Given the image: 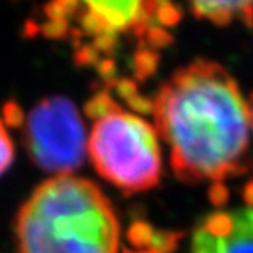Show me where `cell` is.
<instances>
[{"instance_id":"20","label":"cell","mask_w":253,"mask_h":253,"mask_svg":"<svg viewBox=\"0 0 253 253\" xmlns=\"http://www.w3.org/2000/svg\"><path fill=\"white\" fill-rule=\"evenodd\" d=\"M122 253H159V252H156V250H150V249H147V250H131V249H124V252Z\"/></svg>"},{"instance_id":"17","label":"cell","mask_w":253,"mask_h":253,"mask_svg":"<svg viewBox=\"0 0 253 253\" xmlns=\"http://www.w3.org/2000/svg\"><path fill=\"white\" fill-rule=\"evenodd\" d=\"M3 122L9 126H22L25 124V113L15 101H8L3 105Z\"/></svg>"},{"instance_id":"12","label":"cell","mask_w":253,"mask_h":253,"mask_svg":"<svg viewBox=\"0 0 253 253\" xmlns=\"http://www.w3.org/2000/svg\"><path fill=\"white\" fill-rule=\"evenodd\" d=\"M154 232L156 229L150 223L143 220H136L130 224L128 230H126V240H128V243L133 247L139 250H143V249L147 250V247H150L153 243Z\"/></svg>"},{"instance_id":"11","label":"cell","mask_w":253,"mask_h":253,"mask_svg":"<svg viewBox=\"0 0 253 253\" xmlns=\"http://www.w3.org/2000/svg\"><path fill=\"white\" fill-rule=\"evenodd\" d=\"M80 6H81V3H78V2L61 0V2H52V3L44 5L43 11H44V15L47 17V20L70 23L72 19H77Z\"/></svg>"},{"instance_id":"1","label":"cell","mask_w":253,"mask_h":253,"mask_svg":"<svg viewBox=\"0 0 253 253\" xmlns=\"http://www.w3.org/2000/svg\"><path fill=\"white\" fill-rule=\"evenodd\" d=\"M153 116L180 182L223 183L252 171L249 102L216 61L200 58L177 69L157 90Z\"/></svg>"},{"instance_id":"15","label":"cell","mask_w":253,"mask_h":253,"mask_svg":"<svg viewBox=\"0 0 253 253\" xmlns=\"http://www.w3.org/2000/svg\"><path fill=\"white\" fill-rule=\"evenodd\" d=\"M172 40V35L167 31V28L154 25L147 31L145 37H143L142 43H139V46H145L157 52L159 49H165L167 46H169Z\"/></svg>"},{"instance_id":"6","label":"cell","mask_w":253,"mask_h":253,"mask_svg":"<svg viewBox=\"0 0 253 253\" xmlns=\"http://www.w3.org/2000/svg\"><path fill=\"white\" fill-rule=\"evenodd\" d=\"M191 253H253V209L206 215L194 230Z\"/></svg>"},{"instance_id":"16","label":"cell","mask_w":253,"mask_h":253,"mask_svg":"<svg viewBox=\"0 0 253 253\" xmlns=\"http://www.w3.org/2000/svg\"><path fill=\"white\" fill-rule=\"evenodd\" d=\"M14 160V143L5 128V122L0 118V174H3Z\"/></svg>"},{"instance_id":"21","label":"cell","mask_w":253,"mask_h":253,"mask_svg":"<svg viewBox=\"0 0 253 253\" xmlns=\"http://www.w3.org/2000/svg\"><path fill=\"white\" fill-rule=\"evenodd\" d=\"M249 108H250V126L253 130V93H252L250 101H249Z\"/></svg>"},{"instance_id":"18","label":"cell","mask_w":253,"mask_h":253,"mask_svg":"<svg viewBox=\"0 0 253 253\" xmlns=\"http://www.w3.org/2000/svg\"><path fill=\"white\" fill-rule=\"evenodd\" d=\"M209 202L215 208H223L229 200V189L224 183H212L208 191Z\"/></svg>"},{"instance_id":"10","label":"cell","mask_w":253,"mask_h":253,"mask_svg":"<svg viewBox=\"0 0 253 253\" xmlns=\"http://www.w3.org/2000/svg\"><path fill=\"white\" fill-rule=\"evenodd\" d=\"M159 61H160L159 52L148 49L145 46H139V49L134 52L133 61H131L136 80L145 81L147 78L154 75L159 67Z\"/></svg>"},{"instance_id":"2","label":"cell","mask_w":253,"mask_h":253,"mask_svg":"<svg viewBox=\"0 0 253 253\" xmlns=\"http://www.w3.org/2000/svg\"><path fill=\"white\" fill-rule=\"evenodd\" d=\"M19 253H116L119 218L99 186L55 175L34 189L15 216Z\"/></svg>"},{"instance_id":"4","label":"cell","mask_w":253,"mask_h":253,"mask_svg":"<svg viewBox=\"0 0 253 253\" xmlns=\"http://www.w3.org/2000/svg\"><path fill=\"white\" fill-rule=\"evenodd\" d=\"M29 159L40 169L72 175L85 157V128L77 105L66 96H50L35 105L23 133Z\"/></svg>"},{"instance_id":"13","label":"cell","mask_w":253,"mask_h":253,"mask_svg":"<svg viewBox=\"0 0 253 253\" xmlns=\"http://www.w3.org/2000/svg\"><path fill=\"white\" fill-rule=\"evenodd\" d=\"M185 237L183 232H175V230H157L154 232L153 243L150 246V250H156L159 253H172L180 240Z\"/></svg>"},{"instance_id":"9","label":"cell","mask_w":253,"mask_h":253,"mask_svg":"<svg viewBox=\"0 0 253 253\" xmlns=\"http://www.w3.org/2000/svg\"><path fill=\"white\" fill-rule=\"evenodd\" d=\"M84 112H85L87 118L98 122L113 113L122 112V107L116 102V99H113V96L107 90V87H104V88L98 90V92L85 102Z\"/></svg>"},{"instance_id":"8","label":"cell","mask_w":253,"mask_h":253,"mask_svg":"<svg viewBox=\"0 0 253 253\" xmlns=\"http://www.w3.org/2000/svg\"><path fill=\"white\" fill-rule=\"evenodd\" d=\"M107 87H113L119 98H122L131 110L140 113H153V99L140 95L139 85L136 81L130 78H116L112 84Z\"/></svg>"},{"instance_id":"7","label":"cell","mask_w":253,"mask_h":253,"mask_svg":"<svg viewBox=\"0 0 253 253\" xmlns=\"http://www.w3.org/2000/svg\"><path fill=\"white\" fill-rule=\"evenodd\" d=\"M189 9L197 19H205L216 26H229L235 20L246 26L253 25V2H192Z\"/></svg>"},{"instance_id":"19","label":"cell","mask_w":253,"mask_h":253,"mask_svg":"<svg viewBox=\"0 0 253 253\" xmlns=\"http://www.w3.org/2000/svg\"><path fill=\"white\" fill-rule=\"evenodd\" d=\"M243 200L246 202L247 208L249 209H253V180L247 182L244 186H243Z\"/></svg>"},{"instance_id":"5","label":"cell","mask_w":253,"mask_h":253,"mask_svg":"<svg viewBox=\"0 0 253 253\" xmlns=\"http://www.w3.org/2000/svg\"><path fill=\"white\" fill-rule=\"evenodd\" d=\"M154 6L156 2H84L77 14L78 31L92 39L130 31L142 43L147 31L156 23Z\"/></svg>"},{"instance_id":"3","label":"cell","mask_w":253,"mask_h":253,"mask_svg":"<svg viewBox=\"0 0 253 253\" xmlns=\"http://www.w3.org/2000/svg\"><path fill=\"white\" fill-rule=\"evenodd\" d=\"M88 156L96 172L126 195L148 191L160 182L157 131L136 115L118 112L95 122Z\"/></svg>"},{"instance_id":"14","label":"cell","mask_w":253,"mask_h":253,"mask_svg":"<svg viewBox=\"0 0 253 253\" xmlns=\"http://www.w3.org/2000/svg\"><path fill=\"white\" fill-rule=\"evenodd\" d=\"M182 9L180 6L171 3V2H156L154 6V22L159 23V26H175L182 20Z\"/></svg>"}]
</instances>
